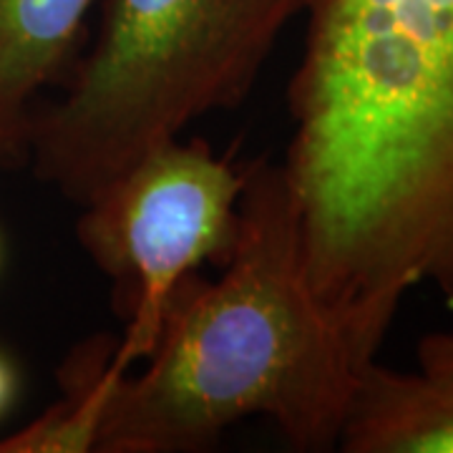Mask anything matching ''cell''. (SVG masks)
<instances>
[{
	"label": "cell",
	"instance_id": "obj_1",
	"mask_svg": "<svg viewBox=\"0 0 453 453\" xmlns=\"http://www.w3.org/2000/svg\"><path fill=\"white\" fill-rule=\"evenodd\" d=\"M282 162L310 285L388 335L413 288L453 310V0H308Z\"/></svg>",
	"mask_w": 453,
	"mask_h": 453
},
{
	"label": "cell",
	"instance_id": "obj_2",
	"mask_svg": "<svg viewBox=\"0 0 453 453\" xmlns=\"http://www.w3.org/2000/svg\"><path fill=\"white\" fill-rule=\"evenodd\" d=\"M214 282L181 280L139 375H124L98 453H192L265 416L297 451H333L383 340L310 285L282 164L244 169L237 234Z\"/></svg>",
	"mask_w": 453,
	"mask_h": 453
},
{
	"label": "cell",
	"instance_id": "obj_3",
	"mask_svg": "<svg viewBox=\"0 0 453 453\" xmlns=\"http://www.w3.org/2000/svg\"><path fill=\"white\" fill-rule=\"evenodd\" d=\"M308 0H109L61 101L33 116L28 162L76 204L204 113L240 104Z\"/></svg>",
	"mask_w": 453,
	"mask_h": 453
},
{
	"label": "cell",
	"instance_id": "obj_4",
	"mask_svg": "<svg viewBox=\"0 0 453 453\" xmlns=\"http://www.w3.org/2000/svg\"><path fill=\"white\" fill-rule=\"evenodd\" d=\"M244 172L202 142H172L129 166L83 204L79 242L116 282L127 330L113 360L129 371L157 345L164 312L181 280L225 262L234 234Z\"/></svg>",
	"mask_w": 453,
	"mask_h": 453
},
{
	"label": "cell",
	"instance_id": "obj_5",
	"mask_svg": "<svg viewBox=\"0 0 453 453\" xmlns=\"http://www.w3.org/2000/svg\"><path fill=\"white\" fill-rule=\"evenodd\" d=\"M94 0H0V169L28 164L38 96L65 71Z\"/></svg>",
	"mask_w": 453,
	"mask_h": 453
},
{
	"label": "cell",
	"instance_id": "obj_6",
	"mask_svg": "<svg viewBox=\"0 0 453 453\" xmlns=\"http://www.w3.org/2000/svg\"><path fill=\"white\" fill-rule=\"evenodd\" d=\"M348 453H453V378L393 371L372 360L363 371L340 431Z\"/></svg>",
	"mask_w": 453,
	"mask_h": 453
},
{
	"label": "cell",
	"instance_id": "obj_7",
	"mask_svg": "<svg viewBox=\"0 0 453 453\" xmlns=\"http://www.w3.org/2000/svg\"><path fill=\"white\" fill-rule=\"evenodd\" d=\"M116 338L94 335L71 350L58 380L64 395L28 426L0 438V453H91L124 371L113 360Z\"/></svg>",
	"mask_w": 453,
	"mask_h": 453
},
{
	"label": "cell",
	"instance_id": "obj_8",
	"mask_svg": "<svg viewBox=\"0 0 453 453\" xmlns=\"http://www.w3.org/2000/svg\"><path fill=\"white\" fill-rule=\"evenodd\" d=\"M418 365L423 372L453 378V333H428L418 342Z\"/></svg>",
	"mask_w": 453,
	"mask_h": 453
},
{
	"label": "cell",
	"instance_id": "obj_9",
	"mask_svg": "<svg viewBox=\"0 0 453 453\" xmlns=\"http://www.w3.org/2000/svg\"><path fill=\"white\" fill-rule=\"evenodd\" d=\"M13 395H16V371L11 360L0 353V413L11 405Z\"/></svg>",
	"mask_w": 453,
	"mask_h": 453
},
{
	"label": "cell",
	"instance_id": "obj_10",
	"mask_svg": "<svg viewBox=\"0 0 453 453\" xmlns=\"http://www.w3.org/2000/svg\"><path fill=\"white\" fill-rule=\"evenodd\" d=\"M0 262H3V242H0Z\"/></svg>",
	"mask_w": 453,
	"mask_h": 453
}]
</instances>
